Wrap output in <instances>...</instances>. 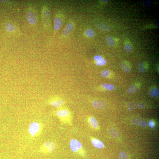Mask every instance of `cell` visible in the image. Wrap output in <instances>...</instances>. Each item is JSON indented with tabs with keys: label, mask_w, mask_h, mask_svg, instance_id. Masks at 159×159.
<instances>
[{
	"label": "cell",
	"mask_w": 159,
	"mask_h": 159,
	"mask_svg": "<svg viewBox=\"0 0 159 159\" xmlns=\"http://www.w3.org/2000/svg\"><path fill=\"white\" fill-rule=\"evenodd\" d=\"M51 100L50 104L55 107L60 108L62 107L65 103V100L61 96H55Z\"/></svg>",
	"instance_id": "6da1fadb"
},
{
	"label": "cell",
	"mask_w": 159,
	"mask_h": 159,
	"mask_svg": "<svg viewBox=\"0 0 159 159\" xmlns=\"http://www.w3.org/2000/svg\"><path fill=\"white\" fill-rule=\"evenodd\" d=\"M56 114L60 118L65 119L71 117V113L69 110L66 108H61L57 110Z\"/></svg>",
	"instance_id": "7a4b0ae2"
},
{
	"label": "cell",
	"mask_w": 159,
	"mask_h": 159,
	"mask_svg": "<svg viewBox=\"0 0 159 159\" xmlns=\"http://www.w3.org/2000/svg\"><path fill=\"white\" fill-rule=\"evenodd\" d=\"M40 128V125L38 123L36 122L32 123L29 125V132L32 136H34L39 132Z\"/></svg>",
	"instance_id": "3957f363"
},
{
	"label": "cell",
	"mask_w": 159,
	"mask_h": 159,
	"mask_svg": "<svg viewBox=\"0 0 159 159\" xmlns=\"http://www.w3.org/2000/svg\"><path fill=\"white\" fill-rule=\"evenodd\" d=\"M70 148L73 152H76L81 149L82 147V144L80 142L76 139H72L70 143Z\"/></svg>",
	"instance_id": "277c9868"
},
{
	"label": "cell",
	"mask_w": 159,
	"mask_h": 159,
	"mask_svg": "<svg viewBox=\"0 0 159 159\" xmlns=\"http://www.w3.org/2000/svg\"><path fill=\"white\" fill-rule=\"evenodd\" d=\"M27 21L32 25H34L36 22V18L35 13L32 10H30L27 13Z\"/></svg>",
	"instance_id": "5b68a950"
},
{
	"label": "cell",
	"mask_w": 159,
	"mask_h": 159,
	"mask_svg": "<svg viewBox=\"0 0 159 159\" xmlns=\"http://www.w3.org/2000/svg\"><path fill=\"white\" fill-rule=\"evenodd\" d=\"M93 106L97 109H105L107 106L106 103L104 101L95 100L92 102Z\"/></svg>",
	"instance_id": "8992f818"
},
{
	"label": "cell",
	"mask_w": 159,
	"mask_h": 159,
	"mask_svg": "<svg viewBox=\"0 0 159 159\" xmlns=\"http://www.w3.org/2000/svg\"><path fill=\"white\" fill-rule=\"evenodd\" d=\"M132 122L133 124L136 126L146 127L148 125L147 121L141 119L135 118L133 119Z\"/></svg>",
	"instance_id": "52a82bcc"
},
{
	"label": "cell",
	"mask_w": 159,
	"mask_h": 159,
	"mask_svg": "<svg viewBox=\"0 0 159 159\" xmlns=\"http://www.w3.org/2000/svg\"><path fill=\"white\" fill-rule=\"evenodd\" d=\"M127 107L129 108H132V109H142L144 108L145 106L143 104L140 103L132 102L128 103L127 104Z\"/></svg>",
	"instance_id": "ba28073f"
},
{
	"label": "cell",
	"mask_w": 159,
	"mask_h": 159,
	"mask_svg": "<svg viewBox=\"0 0 159 159\" xmlns=\"http://www.w3.org/2000/svg\"><path fill=\"white\" fill-rule=\"evenodd\" d=\"M95 25L98 29L102 31L109 32L111 30V27L107 24L99 23L96 24Z\"/></svg>",
	"instance_id": "9c48e42d"
},
{
	"label": "cell",
	"mask_w": 159,
	"mask_h": 159,
	"mask_svg": "<svg viewBox=\"0 0 159 159\" xmlns=\"http://www.w3.org/2000/svg\"><path fill=\"white\" fill-rule=\"evenodd\" d=\"M44 147L46 150L48 152H51L55 148V144L51 142L48 141L45 143Z\"/></svg>",
	"instance_id": "30bf717a"
},
{
	"label": "cell",
	"mask_w": 159,
	"mask_h": 159,
	"mask_svg": "<svg viewBox=\"0 0 159 159\" xmlns=\"http://www.w3.org/2000/svg\"><path fill=\"white\" fill-rule=\"evenodd\" d=\"M74 28V25L71 23H68L62 32L63 36L68 35L72 31Z\"/></svg>",
	"instance_id": "8fae6325"
},
{
	"label": "cell",
	"mask_w": 159,
	"mask_h": 159,
	"mask_svg": "<svg viewBox=\"0 0 159 159\" xmlns=\"http://www.w3.org/2000/svg\"><path fill=\"white\" fill-rule=\"evenodd\" d=\"M62 22L60 18L58 17L55 18L54 20V28L55 30H59L61 27Z\"/></svg>",
	"instance_id": "7c38bea8"
},
{
	"label": "cell",
	"mask_w": 159,
	"mask_h": 159,
	"mask_svg": "<svg viewBox=\"0 0 159 159\" xmlns=\"http://www.w3.org/2000/svg\"><path fill=\"white\" fill-rule=\"evenodd\" d=\"M92 143L94 146L98 149H102L104 147V145L102 141L96 139H93Z\"/></svg>",
	"instance_id": "4fadbf2b"
},
{
	"label": "cell",
	"mask_w": 159,
	"mask_h": 159,
	"mask_svg": "<svg viewBox=\"0 0 159 159\" xmlns=\"http://www.w3.org/2000/svg\"><path fill=\"white\" fill-rule=\"evenodd\" d=\"M101 88L105 90L111 91L115 89V86L111 84L103 83L100 86Z\"/></svg>",
	"instance_id": "5bb4252c"
},
{
	"label": "cell",
	"mask_w": 159,
	"mask_h": 159,
	"mask_svg": "<svg viewBox=\"0 0 159 159\" xmlns=\"http://www.w3.org/2000/svg\"><path fill=\"white\" fill-rule=\"evenodd\" d=\"M5 28L6 31L9 32L14 31L16 28L15 26L13 24L10 22L6 24L5 26Z\"/></svg>",
	"instance_id": "9a60e30c"
},
{
	"label": "cell",
	"mask_w": 159,
	"mask_h": 159,
	"mask_svg": "<svg viewBox=\"0 0 159 159\" xmlns=\"http://www.w3.org/2000/svg\"><path fill=\"white\" fill-rule=\"evenodd\" d=\"M89 122L91 126L93 128H98V123L95 118L92 117L89 118Z\"/></svg>",
	"instance_id": "2e32d148"
},
{
	"label": "cell",
	"mask_w": 159,
	"mask_h": 159,
	"mask_svg": "<svg viewBox=\"0 0 159 159\" xmlns=\"http://www.w3.org/2000/svg\"><path fill=\"white\" fill-rule=\"evenodd\" d=\"M120 66L123 70L126 73H129L131 69L126 63L122 62L120 64Z\"/></svg>",
	"instance_id": "e0dca14e"
},
{
	"label": "cell",
	"mask_w": 159,
	"mask_h": 159,
	"mask_svg": "<svg viewBox=\"0 0 159 159\" xmlns=\"http://www.w3.org/2000/svg\"><path fill=\"white\" fill-rule=\"evenodd\" d=\"M106 42L110 46H115V42L113 37L111 36H107L106 37Z\"/></svg>",
	"instance_id": "ac0fdd59"
},
{
	"label": "cell",
	"mask_w": 159,
	"mask_h": 159,
	"mask_svg": "<svg viewBox=\"0 0 159 159\" xmlns=\"http://www.w3.org/2000/svg\"><path fill=\"white\" fill-rule=\"evenodd\" d=\"M159 91L158 89L156 88H154L151 89L150 91L149 94L153 98H156L159 95Z\"/></svg>",
	"instance_id": "d6986e66"
},
{
	"label": "cell",
	"mask_w": 159,
	"mask_h": 159,
	"mask_svg": "<svg viewBox=\"0 0 159 159\" xmlns=\"http://www.w3.org/2000/svg\"><path fill=\"white\" fill-rule=\"evenodd\" d=\"M138 88L137 86L135 84L133 85L129 88L128 90V93H133L136 92L138 90Z\"/></svg>",
	"instance_id": "ffe728a7"
},
{
	"label": "cell",
	"mask_w": 159,
	"mask_h": 159,
	"mask_svg": "<svg viewBox=\"0 0 159 159\" xmlns=\"http://www.w3.org/2000/svg\"><path fill=\"white\" fill-rule=\"evenodd\" d=\"M85 34L87 37H93L95 36V33L93 30L88 29L86 30L85 31Z\"/></svg>",
	"instance_id": "44dd1931"
},
{
	"label": "cell",
	"mask_w": 159,
	"mask_h": 159,
	"mask_svg": "<svg viewBox=\"0 0 159 159\" xmlns=\"http://www.w3.org/2000/svg\"><path fill=\"white\" fill-rule=\"evenodd\" d=\"M110 133L111 135L115 138H118L120 137V134L115 129L112 128L110 130Z\"/></svg>",
	"instance_id": "7402d4cb"
},
{
	"label": "cell",
	"mask_w": 159,
	"mask_h": 159,
	"mask_svg": "<svg viewBox=\"0 0 159 159\" xmlns=\"http://www.w3.org/2000/svg\"><path fill=\"white\" fill-rule=\"evenodd\" d=\"M138 70L140 72H143L146 70L144 64L143 62H141L139 63L138 65Z\"/></svg>",
	"instance_id": "603a6c76"
},
{
	"label": "cell",
	"mask_w": 159,
	"mask_h": 159,
	"mask_svg": "<svg viewBox=\"0 0 159 159\" xmlns=\"http://www.w3.org/2000/svg\"><path fill=\"white\" fill-rule=\"evenodd\" d=\"M110 74V71L108 70H103L101 72V75L103 77L107 78L108 77Z\"/></svg>",
	"instance_id": "cb8c5ba5"
},
{
	"label": "cell",
	"mask_w": 159,
	"mask_h": 159,
	"mask_svg": "<svg viewBox=\"0 0 159 159\" xmlns=\"http://www.w3.org/2000/svg\"><path fill=\"white\" fill-rule=\"evenodd\" d=\"M119 159H128L126 153L124 151H121L119 155Z\"/></svg>",
	"instance_id": "d4e9b609"
},
{
	"label": "cell",
	"mask_w": 159,
	"mask_h": 159,
	"mask_svg": "<svg viewBox=\"0 0 159 159\" xmlns=\"http://www.w3.org/2000/svg\"><path fill=\"white\" fill-rule=\"evenodd\" d=\"M124 49L126 52L130 53L132 50V46L130 44H126L125 45Z\"/></svg>",
	"instance_id": "484cf974"
},
{
	"label": "cell",
	"mask_w": 159,
	"mask_h": 159,
	"mask_svg": "<svg viewBox=\"0 0 159 159\" xmlns=\"http://www.w3.org/2000/svg\"><path fill=\"white\" fill-rule=\"evenodd\" d=\"M106 60L103 59L100 62L96 63V64L97 65H98V66H102V65L106 64Z\"/></svg>",
	"instance_id": "4316f807"
},
{
	"label": "cell",
	"mask_w": 159,
	"mask_h": 159,
	"mask_svg": "<svg viewBox=\"0 0 159 159\" xmlns=\"http://www.w3.org/2000/svg\"><path fill=\"white\" fill-rule=\"evenodd\" d=\"M103 59V58L102 56L98 55L95 56L94 57V59L96 61V62H99L102 61Z\"/></svg>",
	"instance_id": "83f0119b"
},
{
	"label": "cell",
	"mask_w": 159,
	"mask_h": 159,
	"mask_svg": "<svg viewBox=\"0 0 159 159\" xmlns=\"http://www.w3.org/2000/svg\"><path fill=\"white\" fill-rule=\"evenodd\" d=\"M149 125L151 127H154V122L152 121H151L149 123Z\"/></svg>",
	"instance_id": "f1b7e54d"
},
{
	"label": "cell",
	"mask_w": 159,
	"mask_h": 159,
	"mask_svg": "<svg viewBox=\"0 0 159 159\" xmlns=\"http://www.w3.org/2000/svg\"><path fill=\"white\" fill-rule=\"evenodd\" d=\"M1 2H5V3H7V2H8V1H1Z\"/></svg>",
	"instance_id": "f546056e"
},
{
	"label": "cell",
	"mask_w": 159,
	"mask_h": 159,
	"mask_svg": "<svg viewBox=\"0 0 159 159\" xmlns=\"http://www.w3.org/2000/svg\"><path fill=\"white\" fill-rule=\"evenodd\" d=\"M102 2H103L104 3H105V2H106L108 1H102Z\"/></svg>",
	"instance_id": "4dcf8cb0"
}]
</instances>
